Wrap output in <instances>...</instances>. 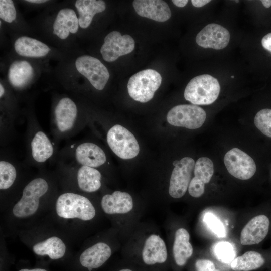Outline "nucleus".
Segmentation results:
<instances>
[{"label": "nucleus", "mask_w": 271, "mask_h": 271, "mask_svg": "<svg viewBox=\"0 0 271 271\" xmlns=\"http://www.w3.org/2000/svg\"><path fill=\"white\" fill-rule=\"evenodd\" d=\"M220 86L218 80L208 74L192 78L187 85L184 93L185 99L193 105H209L218 98Z\"/></svg>", "instance_id": "1"}, {"label": "nucleus", "mask_w": 271, "mask_h": 271, "mask_svg": "<svg viewBox=\"0 0 271 271\" xmlns=\"http://www.w3.org/2000/svg\"><path fill=\"white\" fill-rule=\"evenodd\" d=\"M56 210L59 216L66 218H77L89 220L95 215V210L85 197L73 193L61 195L56 201Z\"/></svg>", "instance_id": "2"}, {"label": "nucleus", "mask_w": 271, "mask_h": 271, "mask_svg": "<svg viewBox=\"0 0 271 271\" xmlns=\"http://www.w3.org/2000/svg\"><path fill=\"white\" fill-rule=\"evenodd\" d=\"M162 82V77L157 71L146 69L133 75L127 83L129 96L134 100L145 103L152 99Z\"/></svg>", "instance_id": "3"}, {"label": "nucleus", "mask_w": 271, "mask_h": 271, "mask_svg": "<svg viewBox=\"0 0 271 271\" xmlns=\"http://www.w3.org/2000/svg\"><path fill=\"white\" fill-rule=\"evenodd\" d=\"M48 185L42 178L32 180L23 190L22 196L14 206L13 212L18 218L33 215L39 207V199L47 191Z\"/></svg>", "instance_id": "4"}, {"label": "nucleus", "mask_w": 271, "mask_h": 271, "mask_svg": "<svg viewBox=\"0 0 271 271\" xmlns=\"http://www.w3.org/2000/svg\"><path fill=\"white\" fill-rule=\"evenodd\" d=\"M107 142L113 153L123 159L136 157L140 147L134 136L124 127L116 124L108 130Z\"/></svg>", "instance_id": "5"}, {"label": "nucleus", "mask_w": 271, "mask_h": 271, "mask_svg": "<svg viewBox=\"0 0 271 271\" xmlns=\"http://www.w3.org/2000/svg\"><path fill=\"white\" fill-rule=\"evenodd\" d=\"M206 113L201 107L193 104L178 105L167 113V120L173 126L195 129L204 123Z\"/></svg>", "instance_id": "6"}, {"label": "nucleus", "mask_w": 271, "mask_h": 271, "mask_svg": "<svg viewBox=\"0 0 271 271\" xmlns=\"http://www.w3.org/2000/svg\"><path fill=\"white\" fill-rule=\"evenodd\" d=\"M77 70L96 89L102 90L110 77L106 66L97 58L89 55L78 57L75 62Z\"/></svg>", "instance_id": "7"}, {"label": "nucleus", "mask_w": 271, "mask_h": 271, "mask_svg": "<svg viewBox=\"0 0 271 271\" xmlns=\"http://www.w3.org/2000/svg\"><path fill=\"white\" fill-rule=\"evenodd\" d=\"M224 163L229 174L240 180L251 178L256 170L253 159L237 148H233L225 154Z\"/></svg>", "instance_id": "8"}, {"label": "nucleus", "mask_w": 271, "mask_h": 271, "mask_svg": "<svg viewBox=\"0 0 271 271\" xmlns=\"http://www.w3.org/2000/svg\"><path fill=\"white\" fill-rule=\"evenodd\" d=\"M134 46V40L130 35H122L118 31H113L105 36L100 53L105 61L111 62L131 53Z\"/></svg>", "instance_id": "9"}, {"label": "nucleus", "mask_w": 271, "mask_h": 271, "mask_svg": "<svg viewBox=\"0 0 271 271\" xmlns=\"http://www.w3.org/2000/svg\"><path fill=\"white\" fill-rule=\"evenodd\" d=\"M174 168L170 178L169 193L174 198L184 195L188 188L195 161L190 157H184L173 163Z\"/></svg>", "instance_id": "10"}, {"label": "nucleus", "mask_w": 271, "mask_h": 271, "mask_svg": "<svg viewBox=\"0 0 271 271\" xmlns=\"http://www.w3.org/2000/svg\"><path fill=\"white\" fill-rule=\"evenodd\" d=\"M230 33L224 27L211 23L204 27L197 35V44L204 48L220 50L225 48L230 41Z\"/></svg>", "instance_id": "11"}, {"label": "nucleus", "mask_w": 271, "mask_h": 271, "mask_svg": "<svg viewBox=\"0 0 271 271\" xmlns=\"http://www.w3.org/2000/svg\"><path fill=\"white\" fill-rule=\"evenodd\" d=\"M194 177L188 186L190 195L195 198L201 196L204 192L205 184L210 182L214 173V165L212 160L207 157H201L195 163Z\"/></svg>", "instance_id": "12"}, {"label": "nucleus", "mask_w": 271, "mask_h": 271, "mask_svg": "<svg viewBox=\"0 0 271 271\" xmlns=\"http://www.w3.org/2000/svg\"><path fill=\"white\" fill-rule=\"evenodd\" d=\"M269 227L268 218L264 215L256 216L251 219L241 232L240 242L244 245L256 244L266 236Z\"/></svg>", "instance_id": "13"}, {"label": "nucleus", "mask_w": 271, "mask_h": 271, "mask_svg": "<svg viewBox=\"0 0 271 271\" xmlns=\"http://www.w3.org/2000/svg\"><path fill=\"white\" fill-rule=\"evenodd\" d=\"M132 5L139 16L157 22L166 21L171 16L170 9L164 1L135 0Z\"/></svg>", "instance_id": "14"}, {"label": "nucleus", "mask_w": 271, "mask_h": 271, "mask_svg": "<svg viewBox=\"0 0 271 271\" xmlns=\"http://www.w3.org/2000/svg\"><path fill=\"white\" fill-rule=\"evenodd\" d=\"M77 108L75 102L68 97L61 98L55 110V123L60 132H66L74 126L77 116Z\"/></svg>", "instance_id": "15"}, {"label": "nucleus", "mask_w": 271, "mask_h": 271, "mask_svg": "<svg viewBox=\"0 0 271 271\" xmlns=\"http://www.w3.org/2000/svg\"><path fill=\"white\" fill-rule=\"evenodd\" d=\"M75 157L82 166L93 168L102 165L106 161L103 150L97 145L89 142L82 143L77 147Z\"/></svg>", "instance_id": "16"}, {"label": "nucleus", "mask_w": 271, "mask_h": 271, "mask_svg": "<svg viewBox=\"0 0 271 271\" xmlns=\"http://www.w3.org/2000/svg\"><path fill=\"white\" fill-rule=\"evenodd\" d=\"M79 21L75 11L71 9L60 10L54 20L53 33L61 39H65L70 33L75 34L79 29Z\"/></svg>", "instance_id": "17"}, {"label": "nucleus", "mask_w": 271, "mask_h": 271, "mask_svg": "<svg viewBox=\"0 0 271 271\" xmlns=\"http://www.w3.org/2000/svg\"><path fill=\"white\" fill-rule=\"evenodd\" d=\"M101 206L104 212L108 214H124L132 209L133 201L128 193L116 191L111 195L106 194L102 197Z\"/></svg>", "instance_id": "18"}, {"label": "nucleus", "mask_w": 271, "mask_h": 271, "mask_svg": "<svg viewBox=\"0 0 271 271\" xmlns=\"http://www.w3.org/2000/svg\"><path fill=\"white\" fill-rule=\"evenodd\" d=\"M111 250L103 242L97 243L84 251L79 258L81 264L90 271L102 265L110 257Z\"/></svg>", "instance_id": "19"}, {"label": "nucleus", "mask_w": 271, "mask_h": 271, "mask_svg": "<svg viewBox=\"0 0 271 271\" xmlns=\"http://www.w3.org/2000/svg\"><path fill=\"white\" fill-rule=\"evenodd\" d=\"M142 258L148 265L165 262L167 258L166 246L159 236L153 234L147 239L143 249Z\"/></svg>", "instance_id": "20"}, {"label": "nucleus", "mask_w": 271, "mask_h": 271, "mask_svg": "<svg viewBox=\"0 0 271 271\" xmlns=\"http://www.w3.org/2000/svg\"><path fill=\"white\" fill-rule=\"evenodd\" d=\"M14 49L20 56L33 58L44 57L51 50L49 46L42 42L27 36L17 38L14 43Z\"/></svg>", "instance_id": "21"}, {"label": "nucleus", "mask_w": 271, "mask_h": 271, "mask_svg": "<svg viewBox=\"0 0 271 271\" xmlns=\"http://www.w3.org/2000/svg\"><path fill=\"white\" fill-rule=\"evenodd\" d=\"M75 6L79 14V26L83 29L90 26L96 14L106 9L105 3L101 0H77Z\"/></svg>", "instance_id": "22"}, {"label": "nucleus", "mask_w": 271, "mask_h": 271, "mask_svg": "<svg viewBox=\"0 0 271 271\" xmlns=\"http://www.w3.org/2000/svg\"><path fill=\"white\" fill-rule=\"evenodd\" d=\"M189 239V234L185 229L181 228L176 231L173 252L175 262L179 266L184 265L193 254V247Z\"/></svg>", "instance_id": "23"}, {"label": "nucleus", "mask_w": 271, "mask_h": 271, "mask_svg": "<svg viewBox=\"0 0 271 271\" xmlns=\"http://www.w3.org/2000/svg\"><path fill=\"white\" fill-rule=\"evenodd\" d=\"M33 75V68L27 61H15L9 67V80L14 87L21 88L25 86L32 79Z\"/></svg>", "instance_id": "24"}, {"label": "nucleus", "mask_w": 271, "mask_h": 271, "mask_svg": "<svg viewBox=\"0 0 271 271\" xmlns=\"http://www.w3.org/2000/svg\"><path fill=\"white\" fill-rule=\"evenodd\" d=\"M31 153L33 159L44 163L54 152L53 146L47 136L43 131H37L31 142Z\"/></svg>", "instance_id": "25"}, {"label": "nucleus", "mask_w": 271, "mask_h": 271, "mask_svg": "<svg viewBox=\"0 0 271 271\" xmlns=\"http://www.w3.org/2000/svg\"><path fill=\"white\" fill-rule=\"evenodd\" d=\"M77 177L79 187L85 192H95L101 187V175L94 168L82 166L78 170Z\"/></svg>", "instance_id": "26"}, {"label": "nucleus", "mask_w": 271, "mask_h": 271, "mask_svg": "<svg viewBox=\"0 0 271 271\" xmlns=\"http://www.w3.org/2000/svg\"><path fill=\"white\" fill-rule=\"evenodd\" d=\"M33 250L38 255H47L52 259H58L64 255L66 246L61 239L53 236L37 243L33 246Z\"/></svg>", "instance_id": "27"}, {"label": "nucleus", "mask_w": 271, "mask_h": 271, "mask_svg": "<svg viewBox=\"0 0 271 271\" xmlns=\"http://www.w3.org/2000/svg\"><path fill=\"white\" fill-rule=\"evenodd\" d=\"M265 259L258 252L247 251L241 256L235 258L231 263V268L234 271H251L261 267Z\"/></svg>", "instance_id": "28"}, {"label": "nucleus", "mask_w": 271, "mask_h": 271, "mask_svg": "<svg viewBox=\"0 0 271 271\" xmlns=\"http://www.w3.org/2000/svg\"><path fill=\"white\" fill-rule=\"evenodd\" d=\"M16 170L11 163L1 160L0 162V189L9 188L16 178Z\"/></svg>", "instance_id": "29"}, {"label": "nucleus", "mask_w": 271, "mask_h": 271, "mask_svg": "<svg viewBox=\"0 0 271 271\" xmlns=\"http://www.w3.org/2000/svg\"><path fill=\"white\" fill-rule=\"evenodd\" d=\"M212 251L216 258L222 263H228L235 258L234 249L229 242H219L213 246Z\"/></svg>", "instance_id": "30"}, {"label": "nucleus", "mask_w": 271, "mask_h": 271, "mask_svg": "<svg viewBox=\"0 0 271 271\" xmlns=\"http://www.w3.org/2000/svg\"><path fill=\"white\" fill-rule=\"evenodd\" d=\"M254 123L256 128L265 136L271 138V109H263L255 115Z\"/></svg>", "instance_id": "31"}, {"label": "nucleus", "mask_w": 271, "mask_h": 271, "mask_svg": "<svg viewBox=\"0 0 271 271\" xmlns=\"http://www.w3.org/2000/svg\"><path fill=\"white\" fill-rule=\"evenodd\" d=\"M203 220L207 226L218 237H226V232L224 225L214 214L206 213Z\"/></svg>", "instance_id": "32"}, {"label": "nucleus", "mask_w": 271, "mask_h": 271, "mask_svg": "<svg viewBox=\"0 0 271 271\" xmlns=\"http://www.w3.org/2000/svg\"><path fill=\"white\" fill-rule=\"evenodd\" d=\"M17 16L14 4L12 0L0 1V18L4 21L12 23Z\"/></svg>", "instance_id": "33"}, {"label": "nucleus", "mask_w": 271, "mask_h": 271, "mask_svg": "<svg viewBox=\"0 0 271 271\" xmlns=\"http://www.w3.org/2000/svg\"><path fill=\"white\" fill-rule=\"evenodd\" d=\"M195 266L196 271H220L215 268L212 261L206 259L197 260Z\"/></svg>", "instance_id": "34"}, {"label": "nucleus", "mask_w": 271, "mask_h": 271, "mask_svg": "<svg viewBox=\"0 0 271 271\" xmlns=\"http://www.w3.org/2000/svg\"><path fill=\"white\" fill-rule=\"evenodd\" d=\"M262 47L271 52V33L265 35L261 40Z\"/></svg>", "instance_id": "35"}, {"label": "nucleus", "mask_w": 271, "mask_h": 271, "mask_svg": "<svg viewBox=\"0 0 271 271\" xmlns=\"http://www.w3.org/2000/svg\"><path fill=\"white\" fill-rule=\"evenodd\" d=\"M210 1L209 0H192L191 3L193 6L197 7V8H200L204 6V5H206L208 3H209Z\"/></svg>", "instance_id": "36"}, {"label": "nucleus", "mask_w": 271, "mask_h": 271, "mask_svg": "<svg viewBox=\"0 0 271 271\" xmlns=\"http://www.w3.org/2000/svg\"><path fill=\"white\" fill-rule=\"evenodd\" d=\"M173 3L178 7H184L188 3L187 0H172Z\"/></svg>", "instance_id": "37"}, {"label": "nucleus", "mask_w": 271, "mask_h": 271, "mask_svg": "<svg viewBox=\"0 0 271 271\" xmlns=\"http://www.w3.org/2000/svg\"><path fill=\"white\" fill-rule=\"evenodd\" d=\"M261 2L263 6L266 8H268L271 6V1L270 0H262Z\"/></svg>", "instance_id": "38"}, {"label": "nucleus", "mask_w": 271, "mask_h": 271, "mask_svg": "<svg viewBox=\"0 0 271 271\" xmlns=\"http://www.w3.org/2000/svg\"><path fill=\"white\" fill-rule=\"evenodd\" d=\"M26 2L34 4H42L48 2L46 0H27Z\"/></svg>", "instance_id": "39"}, {"label": "nucleus", "mask_w": 271, "mask_h": 271, "mask_svg": "<svg viewBox=\"0 0 271 271\" xmlns=\"http://www.w3.org/2000/svg\"><path fill=\"white\" fill-rule=\"evenodd\" d=\"M19 271H47V270L44 269H42V268H35V269H29L25 268V269H22L20 270Z\"/></svg>", "instance_id": "40"}, {"label": "nucleus", "mask_w": 271, "mask_h": 271, "mask_svg": "<svg viewBox=\"0 0 271 271\" xmlns=\"http://www.w3.org/2000/svg\"><path fill=\"white\" fill-rule=\"evenodd\" d=\"M4 93H5V89L3 86L2 85V84L1 83L0 84V97L1 98H2L3 96V95H4Z\"/></svg>", "instance_id": "41"}, {"label": "nucleus", "mask_w": 271, "mask_h": 271, "mask_svg": "<svg viewBox=\"0 0 271 271\" xmlns=\"http://www.w3.org/2000/svg\"><path fill=\"white\" fill-rule=\"evenodd\" d=\"M120 271H132V270L129 269H123L120 270Z\"/></svg>", "instance_id": "42"}, {"label": "nucleus", "mask_w": 271, "mask_h": 271, "mask_svg": "<svg viewBox=\"0 0 271 271\" xmlns=\"http://www.w3.org/2000/svg\"><path fill=\"white\" fill-rule=\"evenodd\" d=\"M231 77H232V78H234V76H232Z\"/></svg>", "instance_id": "43"}]
</instances>
